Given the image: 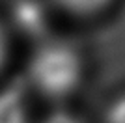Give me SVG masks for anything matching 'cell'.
I'll use <instances>...</instances> for the list:
<instances>
[{"label": "cell", "instance_id": "277c9868", "mask_svg": "<svg viewBox=\"0 0 125 123\" xmlns=\"http://www.w3.org/2000/svg\"><path fill=\"white\" fill-rule=\"evenodd\" d=\"M104 121L106 123H125V93H121L120 97H116L110 102V106L106 108V114H104Z\"/></svg>", "mask_w": 125, "mask_h": 123}, {"label": "cell", "instance_id": "3957f363", "mask_svg": "<svg viewBox=\"0 0 125 123\" xmlns=\"http://www.w3.org/2000/svg\"><path fill=\"white\" fill-rule=\"evenodd\" d=\"M62 10L78 17L97 15L112 2V0H54Z\"/></svg>", "mask_w": 125, "mask_h": 123}, {"label": "cell", "instance_id": "5b68a950", "mask_svg": "<svg viewBox=\"0 0 125 123\" xmlns=\"http://www.w3.org/2000/svg\"><path fill=\"white\" fill-rule=\"evenodd\" d=\"M41 123H84V119L78 118L75 112H69L65 108H58L49 114Z\"/></svg>", "mask_w": 125, "mask_h": 123}, {"label": "cell", "instance_id": "7a4b0ae2", "mask_svg": "<svg viewBox=\"0 0 125 123\" xmlns=\"http://www.w3.org/2000/svg\"><path fill=\"white\" fill-rule=\"evenodd\" d=\"M0 123H30L28 93L24 84L11 82L0 88Z\"/></svg>", "mask_w": 125, "mask_h": 123}, {"label": "cell", "instance_id": "8992f818", "mask_svg": "<svg viewBox=\"0 0 125 123\" xmlns=\"http://www.w3.org/2000/svg\"><path fill=\"white\" fill-rule=\"evenodd\" d=\"M6 60H8V37H6L4 28L0 26V69L4 67Z\"/></svg>", "mask_w": 125, "mask_h": 123}, {"label": "cell", "instance_id": "6da1fadb", "mask_svg": "<svg viewBox=\"0 0 125 123\" xmlns=\"http://www.w3.org/2000/svg\"><path fill=\"white\" fill-rule=\"evenodd\" d=\"M84 77V63L77 49L62 41L43 43L30 58L28 84L52 101L67 99Z\"/></svg>", "mask_w": 125, "mask_h": 123}]
</instances>
